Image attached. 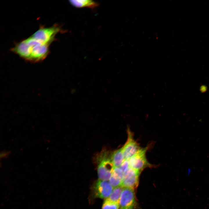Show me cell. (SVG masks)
I'll list each match as a JSON object with an SVG mask.
<instances>
[{
  "mask_svg": "<svg viewBox=\"0 0 209 209\" xmlns=\"http://www.w3.org/2000/svg\"><path fill=\"white\" fill-rule=\"evenodd\" d=\"M148 147L141 148L129 160L130 167L140 172L147 167L152 166L147 160L146 154Z\"/></svg>",
  "mask_w": 209,
  "mask_h": 209,
  "instance_id": "obj_1",
  "label": "cell"
},
{
  "mask_svg": "<svg viewBox=\"0 0 209 209\" xmlns=\"http://www.w3.org/2000/svg\"><path fill=\"white\" fill-rule=\"evenodd\" d=\"M60 30V28L56 26L49 28H41L31 37L40 43L49 44Z\"/></svg>",
  "mask_w": 209,
  "mask_h": 209,
  "instance_id": "obj_2",
  "label": "cell"
},
{
  "mask_svg": "<svg viewBox=\"0 0 209 209\" xmlns=\"http://www.w3.org/2000/svg\"><path fill=\"white\" fill-rule=\"evenodd\" d=\"M106 153L101 154L99 157L98 167V174L99 179L107 181L111 176L114 167L111 158H109Z\"/></svg>",
  "mask_w": 209,
  "mask_h": 209,
  "instance_id": "obj_3",
  "label": "cell"
},
{
  "mask_svg": "<svg viewBox=\"0 0 209 209\" xmlns=\"http://www.w3.org/2000/svg\"><path fill=\"white\" fill-rule=\"evenodd\" d=\"M120 209H135L136 202L134 189L123 188L119 202Z\"/></svg>",
  "mask_w": 209,
  "mask_h": 209,
  "instance_id": "obj_4",
  "label": "cell"
},
{
  "mask_svg": "<svg viewBox=\"0 0 209 209\" xmlns=\"http://www.w3.org/2000/svg\"><path fill=\"white\" fill-rule=\"evenodd\" d=\"M127 139L122 147L125 159H129L134 156L141 148L134 138L132 132L128 128L127 130Z\"/></svg>",
  "mask_w": 209,
  "mask_h": 209,
  "instance_id": "obj_5",
  "label": "cell"
},
{
  "mask_svg": "<svg viewBox=\"0 0 209 209\" xmlns=\"http://www.w3.org/2000/svg\"><path fill=\"white\" fill-rule=\"evenodd\" d=\"M113 188L109 182L99 179L93 187L94 196L101 199L108 198L111 194Z\"/></svg>",
  "mask_w": 209,
  "mask_h": 209,
  "instance_id": "obj_6",
  "label": "cell"
},
{
  "mask_svg": "<svg viewBox=\"0 0 209 209\" xmlns=\"http://www.w3.org/2000/svg\"><path fill=\"white\" fill-rule=\"evenodd\" d=\"M140 172L130 167L124 173L121 186L134 189L138 185Z\"/></svg>",
  "mask_w": 209,
  "mask_h": 209,
  "instance_id": "obj_7",
  "label": "cell"
},
{
  "mask_svg": "<svg viewBox=\"0 0 209 209\" xmlns=\"http://www.w3.org/2000/svg\"><path fill=\"white\" fill-rule=\"evenodd\" d=\"M49 45L39 43L32 47L29 60L38 62L44 60L49 53Z\"/></svg>",
  "mask_w": 209,
  "mask_h": 209,
  "instance_id": "obj_8",
  "label": "cell"
},
{
  "mask_svg": "<svg viewBox=\"0 0 209 209\" xmlns=\"http://www.w3.org/2000/svg\"><path fill=\"white\" fill-rule=\"evenodd\" d=\"M32 50V47L25 39L17 44L12 49V51L21 57L29 60Z\"/></svg>",
  "mask_w": 209,
  "mask_h": 209,
  "instance_id": "obj_9",
  "label": "cell"
},
{
  "mask_svg": "<svg viewBox=\"0 0 209 209\" xmlns=\"http://www.w3.org/2000/svg\"><path fill=\"white\" fill-rule=\"evenodd\" d=\"M111 159L114 167H119L125 159L122 147L113 152Z\"/></svg>",
  "mask_w": 209,
  "mask_h": 209,
  "instance_id": "obj_10",
  "label": "cell"
},
{
  "mask_svg": "<svg viewBox=\"0 0 209 209\" xmlns=\"http://www.w3.org/2000/svg\"><path fill=\"white\" fill-rule=\"evenodd\" d=\"M69 1L72 6L78 8H94L98 5V3L91 0H71Z\"/></svg>",
  "mask_w": 209,
  "mask_h": 209,
  "instance_id": "obj_11",
  "label": "cell"
},
{
  "mask_svg": "<svg viewBox=\"0 0 209 209\" xmlns=\"http://www.w3.org/2000/svg\"><path fill=\"white\" fill-rule=\"evenodd\" d=\"M123 189V188L121 186L114 188L107 199L113 202L119 203Z\"/></svg>",
  "mask_w": 209,
  "mask_h": 209,
  "instance_id": "obj_12",
  "label": "cell"
},
{
  "mask_svg": "<svg viewBox=\"0 0 209 209\" xmlns=\"http://www.w3.org/2000/svg\"><path fill=\"white\" fill-rule=\"evenodd\" d=\"M119 203L111 201L107 199L103 204L102 209H119Z\"/></svg>",
  "mask_w": 209,
  "mask_h": 209,
  "instance_id": "obj_13",
  "label": "cell"
},
{
  "mask_svg": "<svg viewBox=\"0 0 209 209\" xmlns=\"http://www.w3.org/2000/svg\"><path fill=\"white\" fill-rule=\"evenodd\" d=\"M109 182L113 188L121 186L122 180L112 174L109 180Z\"/></svg>",
  "mask_w": 209,
  "mask_h": 209,
  "instance_id": "obj_14",
  "label": "cell"
},
{
  "mask_svg": "<svg viewBox=\"0 0 209 209\" xmlns=\"http://www.w3.org/2000/svg\"><path fill=\"white\" fill-rule=\"evenodd\" d=\"M112 174L122 180L124 173L119 167H113Z\"/></svg>",
  "mask_w": 209,
  "mask_h": 209,
  "instance_id": "obj_15",
  "label": "cell"
},
{
  "mask_svg": "<svg viewBox=\"0 0 209 209\" xmlns=\"http://www.w3.org/2000/svg\"><path fill=\"white\" fill-rule=\"evenodd\" d=\"M130 166L128 159H125L122 164L119 167L123 173L125 172L129 167Z\"/></svg>",
  "mask_w": 209,
  "mask_h": 209,
  "instance_id": "obj_16",
  "label": "cell"
},
{
  "mask_svg": "<svg viewBox=\"0 0 209 209\" xmlns=\"http://www.w3.org/2000/svg\"><path fill=\"white\" fill-rule=\"evenodd\" d=\"M11 152L9 151L4 150L2 151L1 152L0 154V159L7 158L11 154Z\"/></svg>",
  "mask_w": 209,
  "mask_h": 209,
  "instance_id": "obj_17",
  "label": "cell"
}]
</instances>
